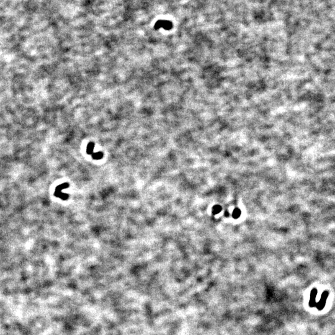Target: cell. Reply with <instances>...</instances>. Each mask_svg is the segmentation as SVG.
I'll list each match as a JSON object with an SVG mask.
<instances>
[{"mask_svg": "<svg viewBox=\"0 0 335 335\" xmlns=\"http://www.w3.org/2000/svg\"><path fill=\"white\" fill-rule=\"evenodd\" d=\"M222 211V207L219 205H216L212 208V213L214 214H217Z\"/></svg>", "mask_w": 335, "mask_h": 335, "instance_id": "3957f363", "label": "cell"}, {"mask_svg": "<svg viewBox=\"0 0 335 335\" xmlns=\"http://www.w3.org/2000/svg\"><path fill=\"white\" fill-rule=\"evenodd\" d=\"M241 210H240V209H238V208L235 209L234 210H233V214H232L233 218H234L235 219H238L241 216Z\"/></svg>", "mask_w": 335, "mask_h": 335, "instance_id": "7a4b0ae2", "label": "cell"}, {"mask_svg": "<svg viewBox=\"0 0 335 335\" xmlns=\"http://www.w3.org/2000/svg\"><path fill=\"white\" fill-rule=\"evenodd\" d=\"M92 156H93V158L94 159H95V160H99V159H101V158H103V154L102 152L99 151V152H96V153H93V154H92Z\"/></svg>", "mask_w": 335, "mask_h": 335, "instance_id": "277c9868", "label": "cell"}, {"mask_svg": "<svg viewBox=\"0 0 335 335\" xmlns=\"http://www.w3.org/2000/svg\"><path fill=\"white\" fill-rule=\"evenodd\" d=\"M95 148V144L93 142H90V143L88 144V146H87V154H93V150Z\"/></svg>", "mask_w": 335, "mask_h": 335, "instance_id": "6da1fadb", "label": "cell"}, {"mask_svg": "<svg viewBox=\"0 0 335 335\" xmlns=\"http://www.w3.org/2000/svg\"><path fill=\"white\" fill-rule=\"evenodd\" d=\"M225 216L226 217H228V216H229V213H228V212H225Z\"/></svg>", "mask_w": 335, "mask_h": 335, "instance_id": "5b68a950", "label": "cell"}]
</instances>
